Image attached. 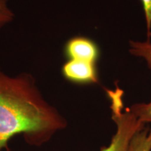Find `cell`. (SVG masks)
<instances>
[{
	"label": "cell",
	"instance_id": "1",
	"mask_svg": "<svg viewBox=\"0 0 151 151\" xmlns=\"http://www.w3.org/2000/svg\"><path fill=\"white\" fill-rule=\"evenodd\" d=\"M67 126L66 119L46 101L32 74H6L0 67V151L22 135L28 145L40 147Z\"/></svg>",
	"mask_w": 151,
	"mask_h": 151
},
{
	"label": "cell",
	"instance_id": "2",
	"mask_svg": "<svg viewBox=\"0 0 151 151\" xmlns=\"http://www.w3.org/2000/svg\"><path fill=\"white\" fill-rule=\"evenodd\" d=\"M114 90L105 89L111 111V118L116 126V131L108 146H104L101 151H130V143L134 135L145 127L132 112L124 107V91L115 83Z\"/></svg>",
	"mask_w": 151,
	"mask_h": 151
},
{
	"label": "cell",
	"instance_id": "3",
	"mask_svg": "<svg viewBox=\"0 0 151 151\" xmlns=\"http://www.w3.org/2000/svg\"><path fill=\"white\" fill-rule=\"evenodd\" d=\"M62 76L73 84L87 86L99 82L97 64L82 60H67L61 69Z\"/></svg>",
	"mask_w": 151,
	"mask_h": 151
},
{
	"label": "cell",
	"instance_id": "4",
	"mask_svg": "<svg viewBox=\"0 0 151 151\" xmlns=\"http://www.w3.org/2000/svg\"><path fill=\"white\" fill-rule=\"evenodd\" d=\"M63 52L67 60H82L95 64L100 57V50L97 43L83 36L70 38L65 43Z\"/></svg>",
	"mask_w": 151,
	"mask_h": 151
},
{
	"label": "cell",
	"instance_id": "5",
	"mask_svg": "<svg viewBox=\"0 0 151 151\" xmlns=\"http://www.w3.org/2000/svg\"><path fill=\"white\" fill-rule=\"evenodd\" d=\"M148 37H151V31L148 32ZM130 53L133 55L142 58L146 60L149 68L151 69V43L148 41H130ZM130 110L143 123H151V101L149 103L135 104L130 107Z\"/></svg>",
	"mask_w": 151,
	"mask_h": 151
},
{
	"label": "cell",
	"instance_id": "6",
	"mask_svg": "<svg viewBox=\"0 0 151 151\" xmlns=\"http://www.w3.org/2000/svg\"><path fill=\"white\" fill-rule=\"evenodd\" d=\"M130 151H151V128L144 127L134 135Z\"/></svg>",
	"mask_w": 151,
	"mask_h": 151
},
{
	"label": "cell",
	"instance_id": "7",
	"mask_svg": "<svg viewBox=\"0 0 151 151\" xmlns=\"http://www.w3.org/2000/svg\"><path fill=\"white\" fill-rule=\"evenodd\" d=\"M10 0H0V31L14 20L15 14L9 6Z\"/></svg>",
	"mask_w": 151,
	"mask_h": 151
},
{
	"label": "cell",
	"instance_id": "8",
	"mask_svg": "<svg viewBox=\"0 0 151 151\" xmlns=\"http://www.w3.org/2000/svg\"><path fill=\"white\" fill-rule=\"evenodd\" d=\"M146 17L148 32L151 31V0H141Z\"/></svg>",
	"mask_w": 151,
	"mask_h": 151
}]
</instances>
